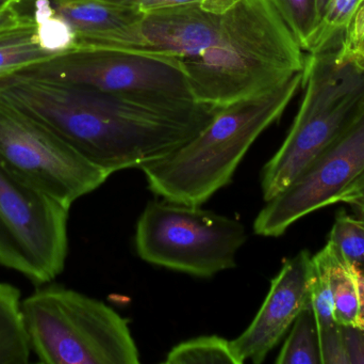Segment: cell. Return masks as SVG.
I'll use <instances>...</instances> for the list:
<instances>
[{
  "instance_id": "obj_1",
  "label": "cell",
  "mask_w": 364,
  "mask_h": 364,
  "mask_svg": "<svg viewBox=\"0 0 364 364\" xmlns=\"http://www.w3.org/2000/svg\"><path fill=\"white\" fill-rule=\"evenodd\" d=\"M0 100L44 124L112 175L172 153L218 110L198 103L134 100L18 75L0 78Z\"/></svg>"
},
{
  "instance_id": "obj_2",
  "label": "cell",
  "mask_w": 364,
  "mask_h": 364,
  "mask_svg": "<svg viewBox=\"0 0 364 364\" xmlns=\"http://www.w3.org/2000/svg\"><path fill=\"white\" fill-rule=\"evenodd\" d=\"M306 56L274 0H230L212 44L181 61L195 102L220 109L288 80Z\"/></svg>"
},
{
  "instance_id": "obj_3",
  "label": "cell",
  "mask_w": 364,
  "mask_h": 364,
  "mask_svg": "<svg viewBox=\"0 0 364 364\" xmlns=\"http://www.w3.org/2000/svg\"><path fill=\"white\" fill-rule=\"evenodd\" d=\"M303 71L279 85L218 109L194 138L140 167L155 196L201 207L233 175L255 141L280 120L301 90Z\"/></svg>"
},
{
  "instance_id": "obj_4",
  "label": "cell",
  "mask_w": 364,
  "mask_h": 364,
  "mask_svg": "<svg viewBox=\"0 0 364 364\" xmlns=\"http://www.w3.org/2000/svg\"><path fill=\"white\" fill-rule=\"evenodd\" d=\"M303 98L282 145L263 167L265 202L284 192L364 108V61L341 42L306 56Z\"/></svg>"
},
{
  "instance_id": "obj_5",
  "label": "cell",
  "mask_w": 364,
  "mask_h": 364,
  "mask_svg": "<svg viewBox=\"0 0 364 364\" xmlns=\"http://www.w3.org/2000/svg\"><path fill=\"white\" fill-rule=\"evenodd\" d=\"M21 312L41 363H140L128 321L98 299L53 284L23 299Z\"/></svg>"
},
{
  "instance_id": "obj_6",
  "label": "cell",
  "mask_w": 364,
  "mask_h": 364,
  "mask_svg": "<svg viewBox=\"0 0 364 364\" xmlns=\"http://www.w3.org/2000/svg\"><path fill=\"white\" fill-rule=\"evenodd\" d=\"M246 241L240 220L166 200L147 203L134 234V247L143 261L197 278L235 269Z\"/></svg>"
},
{
  "instance_id": "obj_7",
  "label": "cell",
  "mask_w": 364,
  "mask_h": 364,
  "mask_svg": "<svg viewBox=\"0 0 364 364\" xmlns=\"http://www.w3.org/2000/svg\"><path fill=\"white\" fill-rule=\"evenodd\" d=\"M12 75L90 88L134 100L191 104L188 78L178 58L109 48H72Z\"/></svg>"
},
{
  "instance_id": "obj_8",
  "label": "cell",
  "mask_w": 364,
  "mask_h": 364,
  "mask_svg": "<svg viewBox=\"0 0 364 364\" xmlns=\"http://www.w3.org/2000/svg\"><path fill=\"white\" fill-rule=\"evenodd\" d=\"M0 162L66 209L112 175L44 124L0 100Z\"/></svg>"
},
{
  "instance_id": "obj_9",
  "label": "cell",
  "mask_w": 364,
  "mask_h": 364,
  "mask_svg": "<svg viewBox=\"0 0 364 364\" xmlns=\"http://www.w3.org/2000/svg\"><path fill=\"white\" fill-rule=\"evenodd\" d=\"M68 213L0 162V265L38 286L55 279L68 254Z\"/></svg>"
},
{
  "instance_id": "obj_10",
  "label": "cell",
  "mask_w": 364,
  "mask_h": 364,
  "mask_svg": "<svg viewBox=\"0 0 364 364\" xmlns=\"http://www.w3.org/2000/svg\"><path fill=\"white\" fill-rule=\"evenodd\" d=\"M364 173V108L348 128L299 175L267 201L254 222V232L279 237L301 218L339 203Z\"/></svg>"
},
{
  "instance_id": "obj_11",
  "label": "cell",
  "mask_w": 364,
  "mask_h": 364,
  "mask_svg": "<svg viewBox=\"0 0 364 364\" xmlns=\"http://www.w3.org/2000/svg\"><path fill=\"white\" fill-rule=\"evenodd\" d=\"M230 0H197L143 12L127 27L75 42L74 48H109L141 55L188 59L215 38Z\"/></svg>"
},
{
  "instance_id": "obj_12",
  "label": "cell",
  "mask_w": 364,
  "mask_h": 364,
  "mask_svg": "<svg viewBox=\"0 0 364 364\" xmlns=\"http://www.w3.org/2000/svg\"><path fill=\"white\" fill-rule=\"evenodd\" d=\"M314 261L308 250L287 259L250 326L231 348L240 363L260 364L288 333L299 314L310 305Z\"/></svg>"
},
{
  "instance_id": "obj_13",
  "label": "cell",
  "mask_w": 364,
  "mask_h": 364,
  "mask_svg": "<svg viewBox=\"0 0 364 364\" xmlns=\"http://www.w3.org/2000/svg\"><path fill=\"white\" fill-rule=\"evenodd\" d=\"M76 34L50 0H36L33 14L0 34V78L74 48Z\"/></svg>"
},
{
  "instance_id": "obj_14",
  "label": "cell",
  "mask_w": 364,
  "mask_h": 364,
  "mask_svg": "<svg viewBox=\"0 0 364 364\" xmlns=\"http://www.w3.org/2000/svg\"><path fill=\"white\" fill-rule=\"evenodd\" d=\"M314 261L310 305L314 310L320 335L323 364H348L344 344L343 328L335 318V303L329 281V269L324 251L321 250Z\"/></svg>"
},
{
  "instance_id": "obj_15",
  "label": "cell",
  "mask_w": 364,
  "mask_h": 364,
  "mask_svg": "<svg viewBox=\"0 0 364 364\" xmlns=\"http://www.w3.org/2000/svg\"><path fill=\"white\" fill-rule=\"evenodd\" d=\"M58 14L68 21L76 41L127 27L140 19L142 11L100 0H50Z\"/></svg>"
},
{
  "instance_id": "obj_16",
  "label": "cell",
  "mask_w": 364,
  "mask_h": 364,
  "mask_svg": "<svg viewBox=\"0 0 364 364\" xmlns=\"http://www.w3.org/2000/svg\"><path fill=\"white\" fill-rule=\"evenodd\" d=\"M322 250L328 263L336 321L340 326L364 329L363 276L342 260L328 241Z\"/></svg>"
},
{
  "instance_id": "obj_17",
  "label": "cell",
  "mask_w": 364,
  "mask_h": 364,
  "mask_svg": "<svg viewBox=\"0 0 364 364\" xmlns=\"http://www.w3.org/2000/svg\"><path fill=\"white\" fill-rule=\"evenodd\" d=\"M30 355L21 292L11 284L0 282V364H26Z\"/></svg>"
},
{
  "instance_id": "obj_18",
  "label": "cell",
  "mask_w": 364,
  "mask_h": 364,
  "mask_svg": "<svg viewBox=\"0 0 364 364\" xmlns=\"http://www.w3.org/2000/svg\"><path fill=\"white\" fill-rule=\"evenodd\" d=\"M361 0H329L322 16L303 43L306 55H316L339 44Z\"/></svg>"
},
{
  "instance_id": "obj_19",
  "label": "cell",
  "mask_w": 364,
  "mask_h": 364,
  "mask_svg": "<svg viewBox=\"0 0 364 364\" xmlns=\"http://www.w3.org/2000/svg\"><path fill=\"white\" fill-rule=\"evenodd\" d=\"M277 364H323L320 335L311 305L303 310L290 328Z\"/></svg>"
},
{
  "instance_id": "obj_20",
  "label": "cell",
  "mask_w": 364,
  "mask_h": 364,
  "mask_svg": "<svg viewBox=\"0 0 364 364\" xmlns=\"http://www.w3.org/2000/svg\"><path fill=\"white\" fill-rule=\"evenodd\" d=\"M166 364H242L230 341L220 336H201L177 344L168 352Z\"/></svg>"
},
{
  "instance_id": "obj_21",
  "label": "cell",
  "mask_w": 364,
  "mask_h": 364,
  "mask_svg": "<svg viewBox=\"0 0 364 364\" xmlns=\"http://www.w3.org/2000/svg\"><path fill=\"white\" fill-rule=\"evenodd\" d=\"M328 243L340 258L364 277V217L339 212L328 235Z\"/></svg>"
},
{
  "instance_id": "obj_22",
  "label": "cell",
  "mask_w": 364,
  "mask_h": 364,
  "mask_svg": "<svg viewBox=\"0 0 364 364\" xmlns=\"http://www.w3.org/2000/svg\"><path fill=\"white\" fill-rule=\"evenodd\" d=\"M284 19L303 46L316 25L314 0H274Z\"/></svg>"
},
{
  "instance_id": "obj_23",
  "label": "cell",
  "mask_w": 364,
  "mask_h": 364,
  "mask_svg": "<svg viewBox=\"0 0 364 364\" xmlns=\"http://www.w3.org/2000/svg\"><path fill=\"white\" fill-rule=\"evenodd\" d=\"M342 328L348 364L364 363V329L343 326Z\"/></svg>"
},
{
  "instance_id": "obj_24",
  "label": "cell",
  "mask_w": 364,
  "mask_h": 364,
  "mask_svg": "<svg viewBox=\"0 0 364 364\" xmlns=\"http://www.w3.org/2000/svg\"><path fill=\"white\" fill-rule=\"evenodd\" d=\"M30 14H23L17 9V4L6 6L0 10V34L16 26L21 25L29 19Z\"/></svg>"
},
{
  "instance_id": "obj_25",
  "label": "cell",
  "mask_w": 364,
  "mask_h": 364,
  "mask_svg": "<svg viewBox=\"0 0 364 364\" xmlns=\"http://www.w3.org/2000/svg\"><path fill=\"white\" fill-rule=\"evenodd\" d=\"M197 0H132L130 8H136L142 12L157 10V9L168 8V6H181Z\"/></svg>"
},
{
  "instance_id": "obj_26",
  "label": "cell",
  "mask_w": 364,
  "mask_h": 364,
  "mask_svg": "<svg viewBox=\"0 0 364 364\" xmlns=\"http://www.w3.org/2000/svg\"><path fill=\"white\" fill-rule=\"evenodd\" d=\"M358 200L364 201V173L343 192L340 197L339 202L348 204L352 201Z\"/></svg>"
},
{
  "instance_id": "obj_27",
  "label": "cell",
  "mask_w": 364,
  "mask_h": 364,
  "mask_svg": "<svg viewBox=\"0 0 364 364\" xmlns=\"http://www.w3.org/2000/svg\"><path fill=\"white\" fill-rule=\"evenodd\" d=\"M329 0H314V8H316V21L320 19L322 16L323 12H324L325 8H326L327 4Z\"/></svg>"
},
{
  "instance_id": "obj_28",
  "label": "cell",
  "mask_w": 364,
  "mask_h": 364,
  "mask_svg": "<svg viewBox=\"0 0 364 364\" xmlns=\"http://www.w3.org/2000/svg\"><path fill=\"white\" fill-rule=\"evenodd\" d=\"M346 51H348V49H346ZM348 51L354 53L356 57L360 58V59L363 60L364 61V32L363 36H361L360 40H359V42L355 45L354 48H353L352 51Z\"/></svg>"
},
{
  "instance_id": "obj_29",
  "label": "cell",
  "mask_w": 364,
  "mask_h": 364,
  "mask_svg": "<svg viewBox=\"0 0 364 364\" xmlns=\"http://www.w3.org/2000/svg\"><path fill=\"white\" fill-rule=\"evenodd\" d=\"M348 205H350L353 209H355L359 216L364 217V201H352V202L348 203Z\"/></svg>"
},
{
  "instance_id": "obj_30",
  "label": "cell",
  "mask_w": 364,
  "mask_h": 364,
  "mask_svg": "<svg viewBox=\"0 0 364 364\" xmlns=\"http://www.w3.org/2000/svg\"><path fill=\"white\" fill-rule=\"evenodd\" d=\"M100 1L107 2V4H117V6H129L132 0H100Z\"/></svg>"
},
{
  "instance_id": "obj_31",
  "label": "cell",
  "mask_w": 364,
  "mask_h": 364,
  "mask_svg": "<svg viewBox=\"0 0 364 364\" xmlns=\"http://www.w3.org/2000/svg\"><path fill=\"white\" fill-rule=\"evenodd\" d=\"M19 2H21V0H0V10L13 4H18Z\"/></svg>"
},
{
  "instance_id": "obj_32",
  "label": "cell",
  "mask_w": 364,
  "mask_h": 364,
  "mask_svg": "<svg viewBox=\"0 0 364 364\" xmlns=\"http://www.w3.org/2000/svg\"></svg>"
}]
</instances>
